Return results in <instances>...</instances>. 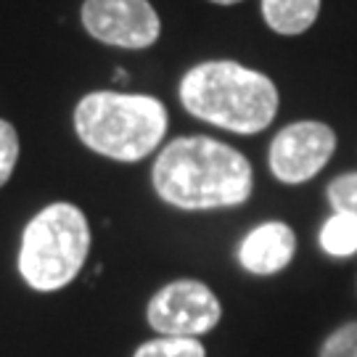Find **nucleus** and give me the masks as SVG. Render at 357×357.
Instances as JSON below:
<instances>
[{
    "label": "nucleus",
    "instance_id": "nucleus-12",
    "mask_svg": "<svg viewBox=\"0 0 357 357\" xmlns=\"http://www.w3.org/2000/svg\"><path fill=\"white\" fill-rule=\"evenodd\" d=\"M326 196H328V204L333 212L357 217V172H347V175L333 178L326 188Z\"/></svg>",
    "mask_w": 357,
    "mask_h": 357
},
{
    "label": "nucleus",
    "instance_id": "nucleus-4",
    "mask_svg": "<svg viewBox=\"0 0 357 357\" xmlns=\"http://www.w3.org/2000/svg\"><path fill=\"white\" fill-rule=\"evenodd\" d=\"M88 255V217L69 202H56L26 222L19 246V273L35 291H59L79 275Z\"/></svg>",
    "mask_w": 357,
    "mask_h": 357
},
{
    "label": "nucleus",
    "instance_id": "nucleus-1",
    "mask_svg": "<svg viewBox=\"0 0 357 357\" xmlns=\"http://www.w3.org/2000/svg\"><path fill=\"white\" fill-rule=\"evenodd\" d=\"M156 196L185 212L243 204L255 188L249 159L228 143L183 135L167 143L151 169Z\"/></svg>",
    "mask_w": 357,
    "mask_h": 357
},
{
    "label": "nucleus",
    "instance_id": "nucleus-7",
    "mask_svg": "<svg viewBox=\"0 0 357 357\" xmlns=\"http://www.w3.org/2000/svg\"><path fill=\"white\" fill-rule=\"evenodd\" d=\"M336 135L323 122H294L283 128L270 143V172L281 183L299 185L312 180L323 167L328 165Z\"/></svg>",
    "mask_w": 357,
    "mask_h": 357
},
{
    "label": "nucleus",
    "instance_id": "nucleus-15",
    "mask_svg": "<svg viewBox=\"0 0 357 357\" xmlns=\"http://www.w3.org/2000/svg\"><path fill=\"white\" fill-rule=\"evenodd\" d=\"M217 6H233V3H241V0H212Z\"/></svg>",
    "mask_w": 357,
    "mask_h": 357
},
{
    "label": "nucleus",
    "instance_id": "nucleus-14",
    "mask_svg": "<svg viewBox=\"0 0 357 357\" xmlns=\"http://www.w3.org/2000/svg\"><path fill=\"white\" fill-rule=\"evenodd\" d=\"M19 159V135L11 122L0 119V188L11 180L13 167Z\"/></svg>",
    "mask_w": 357,
    "mask_h": 357
},
{
    "label": "nucleus",
    "instance_id": "nucleus-9",
    "mask_svg": "<svg viewBox=\"0 0 357 357\" xmlns=\"http://www.w3.org/2000/svg\"><path fill=\"white\" fill-rule=\"evenodd\" d=\"M320 0H262V16L278 35H302L315 24Z\"/></svg>",
    "mask_w": 357,
    "mask_h": 357
},
{
    "label": "nucleus",
    "instance_id": "nucleus-3",
    "mask_svg": "<svg viewBox=\"0 0 357 357\" xmlns=\"http://www.w3.org/2000/svg\"><path fill=\"white\" fill-rule=\"evenodd\" d=\"M75 132L90 151L116 162H141L162 143L167 109L143 93L96 90L75 109Z\"/></svg>",
    "mask_w": 357,
    "mask_h": 357
},
{
    "label": "nucleus",
    "instance_id": "nucleus-5",
    "mask_svg": "<svg viewBox=\"0 0 357 357\" xmlns=\"http://www.w3.org/2000/svg\"><path fill=\"white\" fill-rule=\"evenodd\" d=\"M222 318V305L204 281L180 278L165 283L149 299L146 320L159 336L199 339L215 328Z\"/></svg>",
    "mask_w": 357,
    "mask_h": 357
},
{
    "label": "nucleus",
    "instance_id": "nucleus-10",
    "mask_svg": "<svg viewBox=\"0 0 357 357\" xmlns=\"http://www.w3.org/2000/svg\"><path fill=\"white\" fill-rule=\"evenodd\" d=\"M320 249L333 259L357 255V217L333 212L320 228Z\"/></svg>",
    "mask_w": 357,
    "mask_h": 357
},
{
    "label": "nucleus",
    "instance_id": "nucleus-2",
    "mask_svg": "<svg viewBox=\"0 0 357 357\" xmlns=\"http://www.w3.org/2000/svg\"><path fill=\"white\" fill-rule=\"evenodd\" d=\"M180 103L202 122L255 135L278 114V88L268 75L236 61H204L180 79Z\"/></svg>",
    "mask_w": 357,
    "mask_h": 357
},
{
    "label": "nucleus",
    "instance_id": "nucleus-8",
    "mask_svg": "<svg viewBox=\"0 0 357 357\" xmlns=\"http://www.w3.org/2000/svg\"><path fill=\"white\" fill-rule=\"evenodd\" d=\"M296 252V236L294 230L281 222L270 220L257 225L238 246V265L252 275H275L289 268Z\"/></svg>",
    "mask_w": 357,
    "mask_h": 357
},
{
    "label": "nucleus",
    "instance_id": "nucleus-11",
    "mask_svg": "<svg viewBox=\"0 0 357 357\" xmlns=\"http://www.w3.org/2000/svg\"><path fill=\"white\" fill-rule=\"evenodd\" d=\"M132 357H206V349L199 339L188 336H156L143 342Z\"/></svg>",
    "mask_w": 357,
    "mask_h": 357
},
{
    "label": "nucleus",
    "instance_id": "nucleus-13",
    "mask_svg": "<svg viewBox=\"0 0 357 357\" xmlns=\"http://www.w3.org/2000/svg\"><path fill=\"white\" fill-rule=\"evenodd\" d=\"M318 357H357V320H349L328 333L320 344Z\"/></svg>",
    "mask_w": 357,
    "mask_h": 357
},
{
    "label": "nucleus",
    "instance_id": "nucleus-6",
    "mask_svg": "<svg viewBox=\"0 0 357 357\" xmlns=\"http://www.w3.org/2000/svg\"><path fill=\"white\" fill-rule=\"evenodd\" d=\"M82 26L103 45L143 51L159 40L162 22L149 0H85Z\"/></svg>",
    "mask_w": 357,
    "mask_h": 357
}]
</instances>
